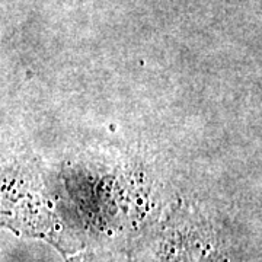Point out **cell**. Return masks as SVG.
<instances>
[{
    "label": "cell",
    "mask_w": 262,
    "mask_h": 262,
    "mask_svg": "<svg viewBox=\"0 0 262 262\" xmlns=\"http://www.w3.org/2000/svg\"><path fill=\"white\" fill-rule=\"evenodd\" d=\"M248 252L249 236L239 226L185 208L141 234L130 262H244Z\"/></svg>",
    "instance_id": "1"
},
{
    "label": "cell",
    "mask_w": 262,
    "mask_h": 262,
    "mask_svg": "<svg viewBox=\"0 0 262 262\" xmlns=\"http://www.w3.org/2000/svg\"><path fill=\"white\" fill-rule=\"evenodd\" d=\"M66 262H120L117 255L108 249V248H101L95 246L89 249H83L82 252L72 255V253H64Z\"/></svg>",
    "instance_id": "2"
}]
</instances>
